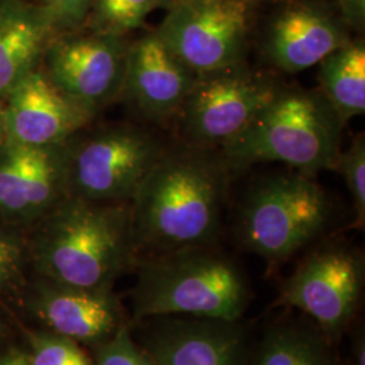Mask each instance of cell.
I'll list each match as a JSON object with an SVG mask.
<instances>
[{
  "mask_svg": "<svg viewBox=\"0 0 365 365\" xmlns=\"http://www.w3.org/2000/svg\"><path fill=\"white\" fill-rule=\"evenodd\" d=\"M223 168L195 146L164 152L130 200L137 262L212 245L226 195Z\"/></svg>",
  "mask_w": 365,
  "mask_h": 365,
  "instance_id": "cell-1",
  "label": "cell"
},
{
  "mask_svg": "<svg viewBox=\"0 0 365 365\" xmlns=\"http://www.w3.org/2000/svg\"><path fill=\"white\" fill-rule=\"evenodd\" d=\"M29 268L69 287L113 289L135 268L130 202H93L68 195L26 238Z\"/></svg>",
  "mask_w": 365,
  "mask_h": 365,
  "instance_id": "cell-2",
  "label": "cell"
},
{
  "mask_svg": "<svg viewBox=\"0 0 365 365\" xmlns=\"http://www.w3.org/2000/svg\"><path fill=\"white\" fill-rule=\"evenodd\" d=\"M130 322L152 317L242 319L252 299L235 261L211 245L137 262Z\"/></svg>",
  "mask_w": 365,
  "mask_h": 365,
  "instance_id": "cell-3",
  "label": "cell"
},
{
  "mask_svg": "<svg viewBox=\"0 0 365 365\" xmlns=\"http://www.w3.org/2000/svg\"><path fill=\"white\" fill-rule=\"evenodd\" d=\"M342 126L319 93L282 90L247 130L223 145L225 164L283 163L315 176L336 168Z\"/></svg>",
  "mask_w": 365,
  "mask_h": 365,
  "instance_id": "cell-4",
  "label": "cell"
},
{
  "mask_svg": "<svg viewBox=\"0 0 365 365\" xmlns=\"http://www.w3.org/2000/svg\"><path fill=\"white\" fill-rule=\"evenodd\" d=\"M331 212L327 192L314 176L298 170L274 175L255 184L244 197L237 238L274 272L327 232Z\"/></svg>",
  "mask_w": 365,
  "mask_h": 365,
  "instance_id": "cell-5",
  "label": "cell"
},
{
  "mask_svg": "<svg viewBox=\"0 0 365 365\" xmlns=\"http://www.w3.org/2000/svg\"><path fill=\"white\" fill-rule=\"evenodd\" d=\"M364 289L363 253L344 242H327L310 250L282 282L271 309L298 312L341 345L360 318Z\"/></svg>",
  "mask_w": 365,
  "mask_h": 365,
  "instance_id": "cell-6",
  "label": "cell"
},
{
  "mask_svg": "<svg viewBox=\"0 0 365 365\" xmlns=\"http://www.w3.org/2000/svg\"><path fill=\"white\" fill-rule=\"evenodd\" d=\"M283 88L244 66L197 75L176 117L195 148L230 143L260 115Z\"/></svg>",
  "mask_w": 365,
  "mask_h": 365,
  "instance_id": "cell-7",
  "label": "cell"
},
{
  "mask_svg": "<svg viewBox=\"0 0 365 365\" xmlns=\"http://www.w3.org/2000/svg\"><path fill=\"white\" fill-rule=\"evenodd\" d=\"M167 149L135 128L101 131L69 148L68 191L93 202H130Z\"/></svg>",
  "mask_w": 365,
  "mask_h": 365,
  "instance_id": "cell-8",
  "label": "cell"
},
{
  "mask_svg": "<svg viewBox=\"0 0 365 365\" xmlns=\"http://www.w3.org/2000/svg\"><path fill=\"white\" fill-rule=\"evenodd\" d=\"M247 31L248 4L235 0H173L156 30L196 75L241 64Z\"/></svg>",
  "mask_w": 365,
  "mask_h": 365,
  "instance_id": "cell-9",
  "label": "cell"
},
{
  "mask_svg": "<svg viewBox=\"0 0 365 365\" xmlns=\"http://www.w3.org/2000/svg\"><path fill=\"white\" fill-rule=\"evenodd\" d=\"M153 365H248L252 334L242 319L152 317L130 322Z\"/></svg>",
  "mask_w": 365,
  "mask_h": 365,
  "instance_id": "cell-10",
  "label": "cell"
},
{
  "mask_svg": "<svg viewBox=\"0 0 365 365\" xmlns=\"http://www.w3.org/2000/svg\"><path fill=\"white\" fill-rule=\"evenodd\" d=\"M69 144L26 146L7 140L0 149V223L30 230L68 191Z\"/></svg>",
  "mask_w": 365,
  "mask_h": 365,
  "instance_id": "cell-11",
  "label": "cell"
},
{
  "mask_svg": "<svg viewBox=\"0 0 365 365\" xmlns=\"http://www.w3.org/2000/svg\"><path fill=\"white\" fill-rule=\"evenodd\" d=\"M128 49L113 34L66 36L46 46L43 73L66 96L96 111L122 93Z\"/></svg>",
  "mask_w": 365,
  "mask_h": 365,
  "instance_id": "cell-12",
  "label": "cell"
},
{
  "mask_svg": "<svg viewBox=\"0 0 365 365\" xmlns=\"http://www.w3.org/2000/svg\"><path fill=\"white\" fill-rule=\"evenodd\" d=\"M21 303L42 330L91 349L130 321L113 289L69 287L37 276L29 280Z\"/></svg>",
  "mask_w": 365,
  "mask_h": 365,
  "instance_id": "cell-13",
  "label": "cell"
},
{
  "mask_svg": "<svg viewBox=\"0 0 365 365\" xmlns=\"http://www.w3.org/2000/svg\"><path fill=\"white\" fill-rule=\"evenodd\" d=\"M3 114L9 141L43 148L66 143L95 111L34 69L3 101Z\"/></svg>",
  "mask_w": 365,
  "mask_h": 365,
  "instance_id": "cell-14",
  "label": "cell"
},
{
  "mask_svg": "<svg viewBox=\"0 0 365 365\" xmlns=\"http://www.w3.org/2000/svg\"><path fill=\"white\" fill-rule=\"evenodd\" d=\"M196 78L155 31L129 46L120 95L141 117L161 122L176 117Z\"/></svg>",
  "mask_w": 365,
  "mask_h": 365,
  "instance_id": "cell-15",
  "label": "cell"
},
{
  "mask_svg": "<svg viewBox=\"0 0 365 365\" xmlns=\"http://www.w3.org/2000/svg\"><path fill=\"white\" fill-rule=\"evenodd\" d=\"M346 43L344 31L331 18L310 7H292L274 19L267 54L283 72L297 73L318 66Z\"/></svg>",
  "mask_w": 365,
  "mask_h": 365,
  "instance_id": "cell-16",
  "label": "cell"
},
{
  "mask_svg": "<svg viewBox=\"0 0 365 365\" xmlns=\"http://www.w3.org/2000/svg\"><path fill=\"white\" fill-rule=\"evenodd\" d=\"M52 30L43 7L22 0H4L0 4V103L37 69Z\"/></svg>",
  "mask_w": 365,
  "mask_h": 365,
  "instance_id": "cell-17",
  "label": "cell"
},
{
  "mask_svg": "<svg viewBox=\"0 0 365 365\" xmlns=\"http://www.w3.org/2000/svg\"><path fill=\"white\" fill-rule=\"evenodd\" d=\"M248 365H344L336 345L303 315L287 312L253 342Z\"/></svg>",
  "mask_w": 365,
  "mask_h": 365,
  "instance_id": "cell-18",
  "label": "cell"
},
{
  "mask_svg": "<svg viewBox=\"0 0 365 365\" xmlns=\"http://www.w3.org/2000/svg\"><path fill=\"white\" fill-rule=\"evenodd\" d=\"M321 96L344 125L365 113V48L346 43L319 64Z\"/></svg>",
  "mask_w": 365,
  "mask_h": 365,
  "instance_id": "cell-19",
  "label": "cell"
},
{
  "mask_svg": "<svg viewBox=\"0 0 365 365\" xmlns=\"http://www.w3.org/2000/svg\"><path fill=\"white\" fill-rule=\"evenodd\" d=\"M173 0H93L90 15L95 31L122 37L143 26L149 14L160 7L170 9Z\"/></svg>",
  "mask_w": 365,
  "mask_h": 365,
  "instance_id": "cell-20",
  "label": "cell"
},
{
  "mask_svg": "<svg viewBox=\"0 0 365 365\" xmlns=\"http://www.w3.org/2000/svg\"><path fill=\"white\" fill-rule=\"evenodd\" d=\"M0 223V298L19 300L29 283L26 238Z\"/></svg>",
  "mask_w": 365,
  "mask_h": 365,
  "instance_id": "cell-21",
  "label": "cell"
},
{
  "mask_svg": "<svg viewBox=\"0 0 365 365\" xmlns=\"http://www.w3.org/2000/svg\"><path fill=\"white\" fill-rule=\"evenodd\" d=\"M29 365H95L84 346L46 330L29 331Z\"/></svg>",
  "mask_w": 365,
  "mask_h": 365,
  "instance_id": "cell-22",
  "label": "cell"
},
{
  "mask_svg": "<svg viewBox=\"0 0 365 365\" xmlns=\"http://www.w3.org/2000/svg\"><path fill=\"white\" fill-rule=\"evenodd\" d=\"M336 168L339 170L352 196L356 229H363L365 223V141L359 134L349 149L339 152Z\"/></svg>",
  "mask_w": 365,
  "mask_h": 365,
  "instance_id": "cell-23",
  "label": "cell"
},
{
  "mask_svg": "<svg viewBox=\"0 0 365 365\" xmlns=\"http://www.w3.org/2000/svg\"><path fill=\"white\" fill-rule=\"evenodd\" d=\"M91 351L95 365H153L149 356L134 339L130 321Z\"/></svg>",
  "mask_w": 365,
  "mask_h": 365,
  "instance_id": "cell-24",
  "label": "cell"
},
{
  "mask_svg": "<svg viewBox=\"0 0 365 365\" xmlns=\"http://www.w3.org/2000/svg\"><path fill=\"white\" fill-rule=\"evenodd\" d=\"M93 0H45V11L53 29L72 30L80 26L91 11Z\"/></svg>",
  "mask_w": 365,
  "mask_h": 365,
  "instance_id": "cell-25",
  "label": "cell"
},
{
  "mask_svg": "<svg viewBox=\"0 0 365 365\" xmlns=\"http://www.w3.org/2000/svg\"><path fill=\"white\" fill-rule=\"evenodd\" d=\"M346 336H349V349L342 356L344 365H365V325L363 318H357Z\"/></svg>",
  "mask_w": 365,
  "mask_h": 365,
  "instance_id": "cell-26",
  "label": "cell"
},
{
  "mask_svg": "<svg viewBox=\"0 0 365 365\" xmlns=\"http://www.w3.org/2000/svg\"><path fill=\"white\" fill-rule=\"evenodd\" d=\"M339 7L348 22L360 26L364 22L365 0H339Z\"/></svg>",
  "mask_w": 365,
  "mask_h": 365,
  "instance_id": "cell-27",
  "label": "cell"
},
{
  "mask_svg": "<svg viewBox=\"0 0 365 365\" xmlns=\"http://www.w3.org/2000/svg\"><path fill=\"white\" fill-rule=\"evenodd\" d=\"M0 365H29L27 353L19 349H11L0 356Z\"/></svg>",
  "mask_w": 365,
  "mask_h": 365,
  "instance_id": "cell-28",
  "label": "cell"
},
{
  "mask_svg": "<svg viewBox=\"0 0 365 365\" xmlns=\"http://www.w3.org/2000/svg\"><path fill=\"white\" fill-rule=\"evenodd\" d=\"M7 130H6V122L3 114V103H0V149L7 143Z\"/></svg>",
  "mask_w": 365,
  "mask_h": 365,
  "instance_id": "cell-29",
  "label": "cell"
},
{
  "mask_svg": "<svg viewBox=\"0 0 365 365\" xmlns=\"http://www.w3.org/2000/svg\"><path fill=\"white\" fill-rule=\"evenodd\" d=\"M4 334H6V324H4V321H3V318H1V315H0V339H1Z\"/></svg>",
  "mask_w": 365,
  "mask_h": 365,
  "instance_id": "cell-30",
  "label": "cell"
},
{
  "mask_svg": "<svg viewBox=\"0 0 365 365\" xmlns=\"http://www.w3.org/2000/svg\"><path fill=\"white\" fill-rule=\"evenodd\" d=\"M235 1H241V3H245V4H249L250 1H253V0H235Z\"/></svg>",
  "mask_w": 365,
  "mask_h": 365,
  "instance_id": "cell-31",
  "label": "cell"
}]
</instances>
